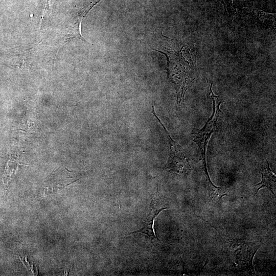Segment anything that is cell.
I'll return each mask as SVG.
<instances>
[{"label":"cell","mask_w":276,"mask_h":276,"mask_svg":"<svg viewBox=\"0 0 276 276\" xmlns=\"http://www.w3.org/2000/svg\"><path fill=\"white\" fill-rule=\"evenodd\" d=\"M160 52L167 59V74L174 84L177 94V105L180 107L186 92L195 78L196 71V50L193 47H182L179 51L165 49Z\"/></svg>","instance_id":"1"},{"label":"cell","mask_w":276,"mask_h":276,"mask_svg":"<svg viewBox=\"0 0 276 276\" xmlns=\"http://www.w3.org/2000/svg\"><path fill=\"white\" fill-rule=\"evenodd\" d=\"M209 95L211 98L213 109L211 117L205 123L204 126L200 129H195L193 131L192 135V140L198 146L201 154L204 171L207 179L210 177L207 170L206 164V151L209 141L214 131L216 130L221 111L220 109V105L223 102L220 100L218 96L215 95L212 90V83L210 86Z\"/></svg>","instance_id":"2"},{"label":"cell","mask_w":276,"mask_h":276,"mask_svg":"<svg viewBox=\"0 0 276 276\" xmlns=\"http://www.w3.org/2000/svg\"><path fill=\"white\" fill-rule=\"evenodd\" d=\"M229 248L237 269L249 274L255 275L254 257L263 243L259 241L233 240Z\"/></svg>","instance_id":"3"},{"label":"cell","mask_w":276,"mask_h":276,"mask_svg":"<svg viewBox=\"0 0 276 276\" xmlns=\"http://www.w3.org/2000/svg\"><path fill=\"white\" fill-rule=\"evenodd\" d=\"M152 112L163 127L169 142L170 152L165 168L170 171L179 174L188 173L192 169V166L188 155L182 147L171 137L164 125L156 116L154 105H152Z\"/></svg>","instance_id":"4"},{"label":"cell","mask_w":276,"mask_h":276,"mask_svg":"<svg viewBox=\"0 0 276 276\" xmlns=\"http://www.w3.org/2000/svg\"><path fill=\"white\" fill-rule=\"evenodd\" d=\"M167 207H157L154 206L151 208L149 214L148 215L145 222L143 224V226L139 230L132 232L130 234L141 233L147 235L151 239H156L159 240L156 236L155 232L154 229V221L159 213L167 209Z\"/></svg>","instance_id":"5"},{"label":"cell","mask_w":276,"mask_h":276,"mask_svg":"<svg viewBox=\"0 0 276 276\" xmlns=\"http://www.w3.org/2000/svg\"><path fill=\"white\" fill-rule=\"evenodd\" d=\"M262 175L261 181L260 182L256 184L255 186L258 187L256 189L254 196H255L258 191L262 188H266L275 197V190L276 186V177L275 174L271 171L269 163L267 162V165L264 166L261 170Z\"/></svg>","instance_id":"6"},{"label":"cell","mask_w":276,"mask_h":276,"mask_svg":"<svg viewBox=\"0 0 276 276\" xmlns=\"http://www.w3.org/2000/svg\"><path fill=\"white\" fill-rule=\"evenodd\" d=\"M229 190L215 186L208 190L209 197L213 202L220 201L222 197L229 196Z\"/></svg>","instance_id":"7"}]
</instances>
